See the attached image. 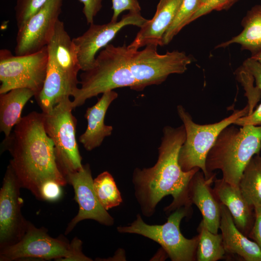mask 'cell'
<instances>
[{
	"label": "cell",
	"mask_w": 261,
	"mask_h": 261,
	"mask_svg": "<svg viewBox=\"0 0 261 261\" xmlns=\"http://www.w3.org/2000/svg\"><path fill=\"white\" fill-rule=\"evenodd\" d=\"M157 47L148 45L138 50L126 44H108L96 57L92 68L80 74L81 87L73 95V109L116 88L142 91L147 86L160 84L172 74L185 72L193 61L192 57L184 52L160 54Z\"/></svg>",
	"instance_id": "1"
},
{
	"label": "cell",
	"mask_w": 261,
	"mask_h": 261,
	"mask_svg": "<svg viewBox=\"0 0 261 261\" xmlns=\"http://www.w3.org/2000/svg\"><path fill=\"white\" fill-rule=\"evenodd\" d=\"M186 136L183 124L176 128L165 127L156 164L149 168L134 170L132 182L135 194L144 215L151 216L158 203L169 195L173 200L165 208L167 212L182 206H191L188 187L193 175L200 169L196 167L184 171L179 165V153Z\"/></svg>",
	"instance_id": "2"
},
{
	"label": "cell",
	"mask_w": 261,
	"mask_h": 261,
	"mask_svg": "<svg viewBox=\"0 0 261 261\" xmlns=\"http://www.w3.org/2000/svg\"><path fill=\"white\" fill-rule=\"evenodd\" d=\"M1 151L8 150L12 157L10 164L22 188L40 199L43 184L48 180L65 186L67 181L59 170L54 144L47 135L43 112H31L22 117L10 137L4 139Z\"/></svg>",
	"instance_id": "3"
},
{
	"label": "cell",
	"mask_w": 261,
	"mask_h": 261,
	"mask_svg": "<svg viewBox=\"0 0 261 261\" xmlns=\"http://www.w3.org/2000/svg\"><path fill=\"white\" fill-rule=\"evenodd\" d=\"M261 149V126L231 125L218 135L206 158L209 176L220 170L222 179L238 187L243 173L252 157Z\"/></svg>",
	"instance_id": "4"
},
{
	"label": "cell",
	"mask_w": 261,
	"mask_h": 261,
	"mask_svg": "<svg viewBox=\"0 0 261 261\" xmlns=\"http://www.w3.org/2000/svg\"><path fill=\"white\" fill-rule=\"evenodd\" d=\"M177 112L185 127L186 140L180 149L178 162L181 169L188 171L199 168L205 178L209 176L206 169L207 154L221 131L228 126L233 124L239 118L247 115V105L241 110H236L229 116L219 122L201 125L193 121L190 115L184 107L179 105Z\"/></svg>",
	"instance_id": "5"
},
{
	"label": "cell",
	"mask_w": 261,
	"mask_h": 261,
	"mask_svg": "<svg viewBox=\"0 0 261 261\" xmlns=\"http://www.w3.org/2000/svg\"><path fill=\"white\" fill-rule=\"evenodd\" d=\"M190 207L182 206L172 213L162 225L145 223L140 214L129 226L117 228L121 233H135L159 244L173 261L196 260L199 234L191 239L185 238L180 230L182 219L190 213Z\"/></svg>",
	"instance_id": "6"
},
{
	"label": "cell",
	"mask_w": 261,
	"mask_h": 261,
	"mask_svg": "<svg viewBox=\"0 0 261 261\" xmlns=\"http://www.w3.org/2000/svg\"><path fill=\"white\" fill-rule=\"evenodd\" d=\"M72 101L67 98L44 114L45 131L54 145L58 167L65 177L83 166L76 139L77 120L72 114Z\"/></svg>",
	"instance_id": "7"
},
{
	"label": "cell",
	"mask_w": 261,
	"mask_h": 261,
	"mask_svg": "<svg viewBox=\"0 0 261 261\" xmlns=\"http://www.w3.org/2000/svg\"><path fill=\"white\" fill-rule=\"evenodd\" d=\"M48 61L47 46L39 51L14 56L7 49L0 51V94L18 88L32 90L35 98L42 90Z\"/></svg>",
	"instance_id": "8"
},
{
	"label": "cell",
	"mask_w": 261,
	"mask_h": 261,
	"mask_svg": "<svg viewBox=\"0 0 261 261\" xmlns=\"http://www.w3.org/2000/svg\"><path fill=\"white\" fill-rule=\"evenodd\" d=\"M45 228H36L29 221L26 232L16 244L0 249V261L36 259L70 261L71 243L63 236L53 238Z\"/></svg>",
	"instance_id": "9"
},
{
	"label": "cell",
	"mask_w": 261,
	"mask_h": 261,
	"mask_svg": "<svg viewBox=\"0 0 261 261\" xmlns=\"http://www.w3.org/2000/svg\"><path fill=\"white\" fill-rule=\"evenodd\" d=\"M21 188L9 164L0 190V249L16 244L26 232L29 221L21 212Z\"/></svg>",
	"instance_id": "10"
},
{
	"label": "cell",
	"mask_w": 261,
	"mask_h": 261,
	"mask_svg": "<svg viewBox=\"0 0 261 261\" xmlns=\"http://www.w3.org/2000/svg\"><path fill=\"white\" fill-rule=\"evenodd\" d=\"M63 1L64 0H48L18 29L15 55L33 54L47 45L59 20Z\"/></svg>",
	"instance_id": "11"
},
{
	"label": "cell",
	"mask_w": 261,
	"mask_h": 261,
	"mask_svg": "<svg viewBox=\"0 0 261 261\" xmlns=\"http://www.w3.org/2000/svg\"><path fill=\"white\" fill-rule=\"evenodd\" d=\"M147 20L140 13L129 12L119 21L90 24L85 33L72 39L81 70L84 72L92 68L97 53L109 44L123 28L129 25L141 28Z\"/></svg>",
	"instance_id": "12"
},
{
	"label": "cell",
	"mask_w": 261,
	"mask_h": 261,
	"mask_svg": "<svg viewBox=\"0 0 261 261\" xmlns=\"http://www.w3.org/2000/svg\"><path fill=\"white\" fill-rule=\"evenodd\" d=\"M66 179L74 189V199L78 204L79 211L68 224L65 234L69 233L78 222L85 219H93L106 226L113 224L114 218L103 208L96 197L89 164L83 165L81 170L69 174Z\"/></svg>",
	"instance_id": "13"
},
{
	"label": "cell",
	"mask_w": 261,
	"mask_h": 261,
	"mask_svg": "<svg viewBox=\"0 0 261 261\" xmlns=\"http://www.w3.org/2000/svg\"><path fill=\"white\" fill-rule=\"evenodd\" d=\"M200 170L189 182L188 191L189 202L198 208L206 227L212 232L218 233L221 218L220 203L211 188L216 174L213 173L206 178Z\"/></svg>",
	"instance_id": "14"
},
{
	"label": "cell",
	"mask_w": 261,
	"mask_h": 261,
	"mask_svg": "<svg viewBox=\"0 0 261 261\" xmlns=\"http://www.w3.org/2000/svg\"><path fill=\"white\" fill-rule=\"evenodd\" d=\"M183 0H160L153 17L141 28L128 47L138 50L148 45L162 46L163 37L174 20Z\"/></svg>",
	"instance_id": "15"
},
{
	"label": "cell",
	"mask_w": 261,
	"mask_h": 261,
	"mask_svg": "<svg viewBox=\"0 0 261 261\" xmlns=\"http://www.w3.org/2000/svg\"><path fill=\"white\" fill-rule=\"evenodd\" d=\"M213 193L218 202L229 210L236 227L248 236L255 220L254 208L246 202L239 187L233 186L222 178L214 181Z\"/></svg>",
	"instance_id": "16"
},
{
	"label": "cell",
	"mask_w": 261,
	"mask_h": 261,
	"mask_svg": "<svg viewBox=\"0 0 261 261\" xmlns=\"http://www.w3.org/2000/svg\"><path fill=\"white\" fill-rule=\"evenodd\" d=\"M117 97L114 90L106 91L95 104L87 109L85 117L87 125L79 141L87 151L100 146L104 138L111 135L113 127L104 124V117L109 106Z\"/></svg>",
	"instance_id": "17"
},
{
	"label": "cell",
	"mask_w": 261,
	"mask_h": 261,
	"mask_svg": "<svg viewBox=\"0 0 261 261\" xmlns=\"http://www.w3.org/2000/svg\"><path fill=\"white\" fill-rule=\"evenodd\" d=\"M220 203L221 218L219 229L226 252L237 255L246 261H261V249L248 239L235 226L226 206Z\"/></svg>",
	"instance_id": "18"
},
{
	"label": "cell",
	"mask_w": 261,
	"mask_h": 261,
	"mask_svg": "<svg viewBox=\"0 0 261 261\" xmlns=\"http://www.w3.org/2000/svg\"><path fill=\"white\" fill-rule=\"evenodd\" d=\"M35 93L26 88L12 89L0 94V130L4 133L5 138H8L13 127L22 117V110L28 101Z\"/></svg>",
	"instance_id": "19"
},
{
	"label": "cell",
	"mask_w": 261,
	"mask_h": 261,
	"mask_svg": "<svg viewBox=\"0 0 261 261\" xmlns=\"http://www.w3.org/2000/svg\"><path fill=\"white\" fill-rule=\"evenodd\" d=\"M242 31L231 39L218 44L216 48H225L232 44L241 45L252 55L261 51V5L249 10L242 20Z\"/></svg>",
	"instance_id": "20"
},
{
	"label": "cell",
	"mask_w": 261,
	"mask_h": 261,
	"mask_svg": "<svg viewBox=\"0 0 261 261\" xmlns=\"http://www.w3.org/2000/svg\"><path fill=\"white\" fill-rule=\"evenodd\" d=\"M238 187L247 203L254 209L261 207V156H254L246 167Z\"/></svg>",
	"instance_id": "21"
},
{
	"label": "cell",
	"mask_w": 261,
	"mask_h": 261,
	"mask_svg": "<svg viewBox=\"0 0 261 261\" xmlns=\"http://www.w3.org/2000/svg\"><path fill=\"white\" fill-rule=\"evenodd\" d=\"M199 240L196 251L197 261H217L226 253L221 234L210 232L202 220L198 226Z\"/></svg>",
	"instance_id": "22"
},
{
	"label": "cell",
	"mask_w": 261,
	"mask_h": 261,
	"mask_svg": "<svg viewBox=\"0 0 261 261\" xmlns=\"http://www.w3.org/2000/svg\"><path fill=\"white\" fill-rule=\"evenodd\" d=\"M93 188L99 203L105 210L117 206L122 202L114 178L108 172H102L93 180Z\"/></svg>",
	"instance_id": "23"
},
{
	"label": "cell",
	"mask_w": 261,
	"mask_h": 261,
	"mask_svg": "<svg viewBox=\"0 0 261 261\" xmlns=\"http://www.w3.org/2000/svg\"><path fill=\"white\" fill-rule=\"evenodd\" d=\"M201 7L200 0H183L174 20L163 35V45L168 44L184 27L191 23L192 17Z\"/></svg>",
	"instance_id": "24"
},
{
	"label": "cell",
	"mask_w": 261,
	"mask_h": 261,
	"mask_svg": "<svg viewBox=\"0 0 261 261\" xmlns=\"http://www.w3.org/2000/svg\"><path fill=\"white\" fill-rule=\"evenodd\" d=\"M48 0H17L14 10L16 25L18 29L21 27Z\"/></svg>",
	"instance_id": "25"
},
{
	"label": "cell",
	"mask_w": 261,
	"mask_h": 261,
	"mask_svg": "<svg viewBox=\"0 0 261 261\" xmlns=\"http://www.w3.org/2000/svg\"><path fill=\"white\" fill-rule=\"evenodd\" d=\"M239 0H210L194 14L190 22L214 11L227 10Z\"/></svg>",
	"instance_id": "26"
},
{
	"label": "cell",
	"mask_w": 261,
	"mask_h": 261,
	"mask_svg": "<svg viewBox=\"0 0 261 261\" xmlns=\"http://www.w3.org/2000/svg\"><path fill=\"white\" fill-rule=\"evenodd\" d=\"M113 11L111 21H117L119 15L125 11L140 13L141 8L138 0H112Z\"/></svg>",
	"instance_id": "27"
},
{
	"label": "cell",
	"mask_w": 261,
	"mask_h": 261,
	"mask_svg": "<svg viewBox=\"0 0 261 261\" xmlns=\"http://www.w3.org/2000/svg\"><path fill=\"white\" fill-rule=\"evenodd\" d=\"M61 186L56 181L48 180L43 184L40 190V200L55 202L60 199L62 195Z\"/></svg>",
	"instance_id": "28"
},
{
	"label": "cell",
	"mask_w": 261,
	"mask_h": 261,
	"mask_svg": "<svg viewBox=\"0 0 261 261\" xmlns=\"http://www.w3.org/2000/svg\"><path fill=\"white\" fill-rule=\"evenodd\" d=\"M83 4V13L87 24L94 23V18L102 8L103 0H78Z\"/></svg>",
	"instance_id": "29"
},
{
	"label": "cell",
	"mask_w": 261,
	"mask_h": 261,
	"mask_svg": "<svg viewBox=\"0 0 261 261\" xmlns=\"http://www.w3.org/2000/svg\"><path fill=\"white\" fill-rule=\"evenodd\" d=\"M242 66L252 75L255 87L261 94V63L250 57L244 61Z\"/></svg>",
	"instance_id": "30"
},
{
	"label": "cell",
	"mask_w": 261,
	"mask_h": 261,
	"mask_svg": "<svg viewBox=\"0 0 261 261\" xmlns=\"http://www.w3.org/2000/svg\"><path fill=\"white\" fill-rule=\"evenodd\" d=\"M233 124L240 127L245 125L261 126V103L254 111L239 118Z\"/></svg>",
	"instance_id": "31"
},
{
	"label": "cell",
	"mask_w": 261,
	"mask_h": 261,
	"mask_svg": "<svg viewBox=\"0 0 261 261\" xmlns=\"http://www.w3.org/2000/svg\"><path fill=\"white\" fill-rule=\"evenodd\" d=\"M254 209L255 220L248 237L253 239L261 249V207Z\"/></svg>",
	"instance_id": "32"
},
{
	"label": "cell",
	"mask_w": 261,
	"mask_h": 261,
	"mask_svg": "<svg viewBox=\"0 0 261 261\" xmlns=\"http://www.w3.org/2000/svg\"><path fill=\"white\" fill-rule=\"evenodd\" d=\"M251 58L261 63V51L254 55H252Z\"/></svg>",
	"instance_id": "33"
},
{
	"label": "cell",
	"mask_w": 261,
	"mask_h": 261,
	"mask_svg": "<svg viewBox=\"0 0 261 261\" xmlns=\"http://www.w3.org/2000/svg\"><path fill=\"white\" fill-rule=\"evenodd\" d=\"M201 0V7H202L203 6L205 5L206 3H207L210 0Z\"/></svg>",
	"instance_id": "34"
}]
</instances>
